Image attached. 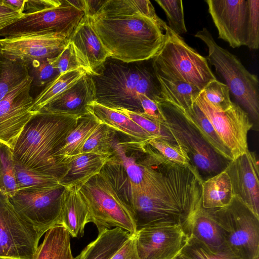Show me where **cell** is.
Returning a JSON list of instances; mask_svg holds the SVG:
<instances>
[{"label":"cell","mask_w":259,"mask_h":259,"mask_svg":"<svg viewBox=\"0 0 259 259\" xmlns=\"http://www.w3.org/2000/svg\"><path fill=\"white\" fill-rule=\"evenodd\" d=\"M89 18L110 57L123 62L152 59L165 41L167 28L148 0H105Z\"/></svg>","instance_id":"cell-1"},{"label":"cell","mask_w":259,"mask_h":259,"mask_svg":"<svg viewBox=\"0 0 259 259\" xmlns=\"http://www.w3.org/2000/svg\"><path fill=\"white\" fill-rule=\"evenodd\" d=\"M202 179L193 165L172 166L143 189L132 190L130 206L137 230L155 225L183 228L201 205Z\"/></svg>","instance_id":"cell-2"},{"label":"cell","mask_w":259,"mask_h":259,"mask_svg":"<svg viewBox=\"0 0 259 259\" xmlns=\"http://www.w3.org/2000/svg\"><path fill=\"white\" fill-rule=\"evenodd\" d=\"M78 118L45 111L34 113L11 148L13 157L28 168L59 180L66 167L60 151Z\"/></svg>","instance_id":"cell-3"},{"label":"cell","mask_w":259,"mask_h":259,"mask_svg":"<svg viewBox=\"0 0 259 259\" xmlns=\"http://www.w3.org/2000/svg\"><path fill=\"white\" fill-rule=\"evenodd\" d=\"M145 61L125 63L109 57L97 74L91 76L96 102L111 109L142 113L139 99L144 95L157 103L163 101L152 64Z\"/></svg>","instance_id":"cell-4"},{"label":"cell","mask_w":259,"mask_h":259,"mask_svg":"<svg viewBox=\"0 0 259 259\" xmlns=\"http://www.w3.org/2000/svg\"><path fill=\"white\" fill-rule=\"evenodd\" d=\"M208 49L206 58L215 71L225 79L236 101L247 111L249 117L258 126L259 120V84L257 76L249 72L237 56L215 42L206 28L194 35Z\"/></svg>","instance_id":"cell-5"},{"label":"cell","mask_w":259,"mask_h":259,"mask_svg":"<svg viewBox=\"0 0 259 259\" xmlns=\"http://www.w3.org/2000/svg\"><path fill=\"white\" fill-rule=\"evenodd\" d=\"M151 60L154 71L189 83L201 91L209 82L217 79L207 59L168 27L163 46Z\"/></svg>","instance_id":"cell-6"},{"label":"cell","mask_w":259,"mask_h":259,"mask_svg":"<svg viewBox=\"0 0 259 259\" xmlns=\"http://www.w3.org/2000/svg\"><path fill=\"white\" fill-rule=\"evenodd\" d=\"M89 212V223L98 231L120 228L131 235L137 232L133 211L102 172L95 175L79 187Z\"/></svg>","instance_id":"cell-7"},{"label":"cell","mask_w":259,"mask_h":259,"mask_svg":"<svg viewBox=\"0 0 259 259\" xmlns=\"http://www.w3.org/2000/svg\"><path fill=\"white\" fill-rule=\"evenodd\" d=\"M165 121L162 125L177 144L184 148L191 164L204 181L224 170L230 161L219 154L203 139L181 111L170 103H159Z\"/></svg>","instance_id":"cell-8"},{"label":"cell","mask_w":259,"mask_h":259,"mask_svg":"<svg viewBox=\"0 0 259 259\" xmlns=\"http://www.w3.org/2000/svg\"><path fill=\"white\" fill-rule=\"evenodd\" d=\"M227 248L238 259H258L259 218L234 196L228 205L211 209Z\"/></svg>","instance_id":"cell-9"},{"label":"cell","mask_w":259,"mask_h":259,"mask_svg":"<svg viewBox=\"0 0 259 259\" xmlns=\"http://www.w3.org/2000/svg\"><path fill=\"white\" fill-rule=\"evenodd\" d=\"M65 187L57 186L19 190L9 200L17 213L44 235L60 224L62 196Z\"/></svg>","instance_id":"cell-10"},{"label":"cell","mask_w":259,"mask_h":259,"mask_svg":"<svg viewBox=\"0 0 259 259\" xmlns=\"http://www.w3.org/2000/svg\"><path fill=\"white\" fill-rule=\"evenodd\" d=\"M42 235L17 213L0 191V259H32Z\"/></svg>","instance_id":"cell-11"},{"label":"cell","mask_w":259,"mask_h":259,"mask_svg":"<svg viewBox=\"0 0 259 259\" xmlns=\"http://www.w3.org/2000/svg\"><path fill=\"white\" fill-rule=\"evenodd\" d=\"M84 17L83 11L73 6L69 0H62L57 7L37 13L23 14L15 22L0 31V38L51 32L60 33L69 39Z\"/></svg>","instance_id":"cell-12"},{"label":"cell","mask_w":259,"mask_h":259,"mask_svg":"<svg viewBox=\"0 0 259 259\" xmlns=\"http://www.w3.org/2000/svg\"><path fill=\"white\" fill-rule=\"evenodd\" d=\"M195 103L213 125L233 160L248 150L247 135L253 124L248 113L238 104L233 102L227 110L218 111L207 102L202 91Z\"/></svg>","instance_id":"cell-13"},{"label":"cell","mask_w":259,"mask_h":259,"mask_svg":"<svg viewBox=\"0 0 259 259\" xmlns=\"http://www.w3.org/2000/svg\"><path fill=\"white\" fill-rule=\"evenodd\" d=\"M69 40L58 33L42 32L0 38L2 54L27 66L34 62L56 57Z\"/></svg>","instance_id":"cell-14"},{"label":"cell","mask_w":259,"mask_h":259,"mask_svg":"<svg viewBox=\"0 0 259 259\" xmlns=\"http://www.w3.org/2000/svg\"><path fill=\"white\" fill-rule=\"evenodd\" d=\"M32 81L29 75L0 101V142L11 148L33 114L34 98L30 93Z\"/></svg>","instance_id":"cell-15"},{"label":"cell","mask_w":259,"mask_h":259,"mask_svg":"<svg viewBox=\"0 0 259 259\" xmlns=\"http://www.w3.org/2000/svg\"><path fill=\"white\" fill-rule=\"evenodd\" d=\"M178 225H155L143 227L136 234L140 259H174L181 252L187 239Z\"/></svg>","instance_id":"cell-16"},{"label":"cell","mask_w":259,"mask_h":259,"mask_svg":"<svg viewBox=\"0 0 259 259\" xmlns=\"http://www.w3.org/2000/svg\"><path fill=\"white\" fill-rule=\"evenodd\" d=\"M219 38L233 48L245 46L248 18L247 0H207Z\"/></svg>","instance_id":"cell-17"},{"label":"cell","mask_w":259,"mask_h":259,"mask_svg":"<svg viewBox=\"0 0 259 259\" xmlns=\"http://www.w3.org/2000/svg\"><path fill=\"white\" fill-rule=\"evenodd\" d=\"M230 179L234 196L259 218L258 161L248 150L228 163L224 169Z\"/></svg>","instance_id":"cell-18"},{"label":"cell","mask_w":259,"mask_h":259,"mask_svg":"<svg viewBox=\"0 0 259 259\" xmlns=\"http://www.w3.org/2000/svg\"><path fill=\"white\" fill-rule=\"evenodd\" d=\"M81 69L88 75L97 74L109 55L85 16L70 37Z\"/></svg>","instance_id":"cell-19"},{"label":"cell","mask_w":259,"mask_h":259,"mask_svg":"<svg viewBox=\"0 0 259 259\" xmlns=\"http://www.w3.org/2000/svg\"><path fill=\"white\" fill-rule=\"evenodd\" d=\"M95 101L93 80L91 75L85 74L54 98L39 111L79 117L89 112V105Z\"/></svg>","instance_id":"cell-20"},{"label":"cell","mask_w":259,"mask_h":259,"mask_svg":"<svg viewBox=\"0 0 259 259\" xmlns=\"http://www.w3.org/2000/svg\"><path fill=\"white\" fill-rule=\"evenodd\" d=\"M183 230L187 237H194L213 250H229L211 209L204 208L201 205L188 220Z\"/></svg>","instance_id":"cell-21"},{"label":"cell","mask_w":259,"mask_h":259,"mask_svg":"<svg viewBox=\"0 0 259 259\" xmlns=\"http://www.w3.org/2000/svg\"><path fill=\"white\" fill-rule=\"evenodd\" d=\"M89 223L88 207L79 187L65 188L62 196L60 224L72 237L80 238L83 236L85 226Z\"/></svg>","instance_id":"cell-22"},{"label":"cell","mask_w":259,"mask_h":259,"mask_svg":"<svg viewBox=\"0 0 259 259\" xmlns=\"http://www.w3.org/2000/svg\"><path fill=\"white\" fill-rule=\"evenodd\" d=\"M88 111L98 122L109 126L132 141L146 143L156 138L150 136L123 114L102 105L96 101L90 104Z\"/></svg>","instance_id":"cell-23"},{"label":"cell","mask_w":259,"mask_h":259,"mask_svg":"<svg viewBox=\"0 0 259 259\" xmlns=\"http://www.w3.org/2000/svg\"><path fill=\"white\" fill-rule=\"evenodd\" d=\"M111 156L93 153H81L70 158L65 171L59 180L65 188L80 187L92 177L99 174Z\"/></svg>","instance_id":"cell-24"},{"label":"cell","mask_w":259,"mask_h":259,"mask_svg":"<svg viewBox=\"0 0 259 259\" xmlns=\"http://www.w3.org/2000/svg\"><path fill=\"white\" fill-rule=\"evenodd\" d=\"M132 235L118 227L102 230L74 259H110Z\"/></svg>","instance_id":"cell-25"},{"label":"cell","mask_w":259,"mask_h":259,"mask_svg":"<svg viewBox=\"0 0 259 259\" xmlns=\"http://www.w3.org/2000/svg\"><path fill=\"white\" fill-rule=\"evenodd\" d=\"M163 101L181 111L192 108L201 93L196 87L172 79L153 70Z\"/></svg>","instance_id":"cell-26"},{"label":"cell","mask_w":259,"mask_h":259,"mask_svg":"<svg viewBox=\"0 0 259 259\" xmlns=\"http://www.w3.org/2000/svg\"><path fill=\"white\" fill-rule=\"evenodd\" d=\"M234 196L230 179L225 170L202 181L201 205L204 208L225 207L230 203Z\"/></svg>","instance_id":"cell-27"},{"label":"cell","mask_w":259,"mask_h":259,"mask_svg":"<svg viewBox=\"0 0 259 259\" xmlns=\"http://www.w3.org/2000/svg\"><path fill=\"white\" fill-rule=\"evenodd\" d=\"M32 259H74L66 229L60 224L48 230Z\"/></svg>","instance_id":"cell-28"},{"label":"cell","mask_w":259,"mask_h":259,"mask_svg":"<svg viewBox=\"0 0 259 259\" xmlns=\"http://www.w3.org/2000/svg\"><path fill=\"white\" fill-rule=\"evenodd\" d=\"M98 124L90 112L78 117L75 126L66 138L60 151V155L66 165L70 158L80 153L85 142Z\"/></svg>","instance_id":"cell-29"},{"label":"cell","mask_w":259,"mask_h":259,"mask_svg":"<svg viewBox=\"0 0 259 259\" xmlns=\"http://www.w3.org/2000/svg\"><path fill=\"white\" fill-rule=\"evenodd\" d=\"M179 110L218 154L229 161L233 160L231 153L220 139L213 125L195 103L189 109Z\"/></svg>","instance_id":"cell-30"},{"label":"cell","mask_w":259,"mask_h":259,"mask_svg":"<svg viewBox=\"0 0 259 259\" xmlns=\"http://www.w3.org/2000/svg\"><path fill=\"white\" fill-rule=\"evenodd\" d=\"M85 74V72L82 69L60 74L49 82L34 99L31 112L34 114L39 112L54 98L77 81Z\"/></svg>","instance_id":"cell-31"},{"label":"cell","mask_w":259,"mask_h":259,"mask_svg":"<svg viewBox=\"0 0 259 259\" xmlns=\"http://www.w3.org/2000/svg\"><path fill=\"white\" fill-rule=\"evenodd\" d=\"M116 134L117 132L109 126L99 122L85 142L80 153H93L111 156L114 145L117 141Z\"/></svg>","instance_id":"cell-32"},{"label":"cell","mask_w":259,"mask_h":259,"mask_svg":"<svg viewBox=\"0 0 259 259\" xmlns=\"http://www.w3.org/2000/svg\"><path fill=\"white\" fill-rule=\"evenodd\" d=\"M29 75L28 67L25 64L2 55L0 60V101Z\"/></svg>","instance_id":"cell-33"},{"label":"cell","mask_w":259,"mask_h":259,"mask_svg":"<svg viewBox=\"0 0 259 259\" xmlns=\"http://www.w3.org/2000/svg\"><path fill=\"white\" fill-rule=\"evenodd\" d=\"M148 145L168 164L173 166L192 165L186 150L177 143L162 138L149 140Z\"/></svg>","instance_id":"cell-34"},{"label":"cell","mask_w":259,"mask_h":259,"mask_svg":"<svg viewBox=\"0 0 259 259\" xmlns=\"http://www.w3.org/2000/svg\"><path fill=\"white\" fill-rule=\"evenodd\" d=\"M101 171L106 176L116 191L130 206L132 187L121 162L112 155L104 164Z\"/></svg>","instance_id":"cell-35"},{"label":"cell","mask_w":259,"mask_h":259,"mask_svg":"<svg viewBox=\"0 0 259 259\" xmlns=\"http://www.w3.org/2000/svg\"><path fill=\"white\" fill-rule=\"evenodd\" d=\"M14 161L19 190L50 187L60 184L58 179L54 177L28 168L14 158Z\"/></svg>","instance_id":"cell-36"},{"label":"cell","mask_w":259,"mask_h":259,"mask_svg":"<svg viewBox=\"0 0 259 259\" xmlns=\"http://www.w3.org/2000/svg\"><path fill=\"white\" fill-rule=\"evenodd\" d=\"M18 190L12 149L0 142V191L10 197Z\"/></svg>","instance_id":"cell-37"},{"label":"cell","mask_w":259,"mask_h":259,"mask_svg":"<svg viewBox=\"0 0 259 259\" xmlns=\"http://www.w3.org/2000/svg\"><path fill=\"white\" fill-rule=\"evenodd\" d=\"M180 253L187 259H238L230 250H213L192 236H188Z\"/></svg>","instance_id":"cell-38"},{"label":"cell","mask_w":259,"mask_h":259,"mask_svg":"<svg viewBox=\"0 0 259 259\" xmlns=\"http://www.w3.org/2000/svg\"><path fill=\"white\" fill-rule=\"evenodd\" d=\"M204 97L215 110L224 111L232 105L229 87L217 79L209 82L202 91Z\"/></svg>","instance_id":"cell-39"},{"label":"cell","mask_w":259,"mask_h":259,"mask_svg":"<svg viewBox=\"0 0 259 259\" xmlns=\"http://www.w3.org/2000/svg\"><path fill=\"white\" fill-rule=\"evenodd\" d=\"M164 11L169 28L177 34H185L187 30L184 21L183 2L181 0H155Z\"/></svg>","instance_id":"cell-40"},{"label":"cell","mask_w":259,"mask_h":259,"mask_svg":"<svg viewBox=\"0 0 259 259\" xmlns=\"http://www.w3.org/2000/svg\"><path fill=\"white\" fill-rule=\"evenodd\" d=\"M56 57L34 62L28 66L29 73L32 77V84L43 88L60 74L55 66Z\"/></svg>","instance_id":"cell-41"},{"label":"cell","mask_w":259,"mask_h":259,"mask_svg":"<svg viewBox=\"0 0 259 259\" xmlns=\"http://www.w3.org/2000/svg\"><path fill=\"white\" fill-rule=\"evenodd\" d=\"M248 18L246 46L257 50L259 46V0H247Z\"/></svg>","instance_id":"cell-42"},{"label":"cell","mask_w":259,"mask_h":259,"mask_svg":"<svg viewBox=\"0 0 259 259\" xmlns=\"http://www.w3.org/2000/svg\"><path fill=\"white\" fill-rule=\"evenodd\" d=\"M55 66L59 74L81 69L76 57L73 46L70 40L56 57Z\"/></svg>","instance_id":"cell-43"},{"label":"cell","mask_w":259,"mask_h":259,"mask_svg":"<svg viewBox=\"0 0 259 259\" xmlns=\"http://www.w3.org/2000/svg\"><path fill=\"white\" fill-rule=\"evenodd\" d=\"M139 99L143 110L142 113L147 118L162 125L165 121V118L160 104L144 95H140Z\"/></svg>","instance_id":"cell-44"},{"label":"cell","mask_w":259,"mask_h":259,"mask_svg":"<svg viewBox=\"0 0 259 259\" xmlns=\"http://www.w3.org/2000/svg\"><path fill=\"white\" fill-rule=\"evenodd\" d=\"M110 259H140L137 249L136 234L132 235Z\"/></svg>","instance_id":"cell-45"},{"label":"cell","mask_w":259,"mask_h":259,"mask_svg":"<svg viewBox=\"0 0 259 259\" xmlns=\"http://www.w3.org/2000/svg\"><path fill=\"white\" fill-rule=\"evenodd\" d=\"M62 0H26L23 14H32L57 7Z\"/></svg>","instance_id":"cell-46"},{"label":"cell","mask_w":259,"mask_h":259,"mask_svg":"<svg viewBox=\"0 0 259 259\" xmlns=\"http://www.w3.org/2000/svg\"><path fill=\"white\" fill-rule=\"evenodd\" d=\"M21 13L0 0V31L22 17Z\"/></svg>","instance_id":"cell-47"},{"label":"cell","mask_w":259,"mask_h":259,"mask_svg":"<svg viewBox=\"0 0 259 259\" xmlns=\"http://www.w3.org/2000/svg\"><path fill=\"white\" fill-rule=\"evenodd\" d=\"M105 0L89 1L84 0L85 7L84 12L85 16L92 17L98 11Z\"/></svg>","instance_id":"cell-48"},{"label":"cell","mask_w":259,"mask_h":259,"mask_svg":"<svg viewBox=\"0 0 259 259\" xmlns=\"http://www.w3.org/2000/svg\"><path fill=\"white\" fill-rule=\"evenodd\" d=\"M4 2L15 10L23 13L26 0H4Z\"/></svg>","instance_id":"cell-49"},{"label":"cell","mask_w":259,"mask_h":259,"mask_svg":"<svg viewBox=\"0 0 259 259\" xmlns=\"http://www.w3.org/2000/svg\"><path fill=\"white\" fill-rule=\"evenodd\" d=\"M174 259H187L182 254L180 253L178 256H177Z\"/></svg>","instance_id":"cell-50"},{"label":"cell","mask_w":259,"mask_h":259,"mask_svg":"<svg viewBox=\"0 0 259 259\" xmlns=\"http://www.w3.org/2000/svg\"><path fill=\"white\" fill-rule=\"evenodd\" d=\"M2 54L1 50V47H0V60H1V57H2Z\"/></svg>","instance_id":"cell-51"}]
</instances>
